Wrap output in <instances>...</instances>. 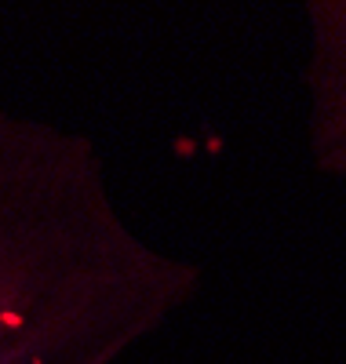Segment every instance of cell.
I'll use <instances>...</instances> for the list:
<instances>
[{
	"label": "cell",
	"instance_id": "cell-1",
	"mask_svg": "<svg viewBox=\"0 0 346 364\" xmlns=\"http://www.w3.org/2000/svg\"><path fill=\"white\" fill-rule=\"evenodd\" d=\"M306 18V139L318 171L346 178V0H310Z\"/></svg>",
	"mask_w": 346,
	"mask_h": 364
}]
</instances>
